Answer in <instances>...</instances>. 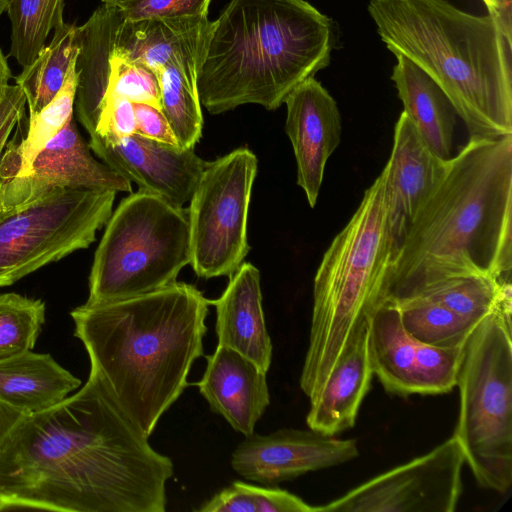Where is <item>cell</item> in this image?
Returning <instances> with one entry per match:
<instances>
[{
	"mask_svg": "<svg viewBox=\"0 0 512 512\" xmlns=\"http://www.w3.org/2000/svg\"><path fill=\"white\" fill-rule=\"evenodd\" d=\"M173 473L90 372L78 392L26 415L0 446V511L164 512Z\"/></svg>",
	"mask_w": 512,
	"mask_h": 512,
	"instance_id": "cell-1",
	"label": "cell"
},
{
	"mask_svg": "<svg viewBox=\"0 0 512 512\" xmlns=\"http://www.w3.org/2000/svg\"><path fill=\"white\" fill-rule=\"evenodd\" d=\"M511 228L512 135L470 137L417 212L379 304L419 296L453 277L511 282Z\"/></svg>",
	"mask_w": 512,
	"mask_h": 512,
	"instance_id": "cell-2",
	"label": "cell"
},
{
	"mask_svg": "<svg viewBox=\"0 0 512 512\" xmlns=\"http://www.w3.org/2000/svg\"><path fill=\"white\" fill-rule=\"evenodd\" d=\"M209 306L195 286L176 281L124 300L85 303L70 312L90 372L148 438L189 385L194 361L204 355Z\"/></svg>",
	"mask_w": 512,
	"mask_h": 512,
	"instance_id": "cell-3",
	"label": "cell"
},
{
	"mask_svg": "<svg viewBox=\"0 0 512 512\" xmlns=\"http://www.w3.org/2000/svg\"><path fill=\"white\" fill-rule=\"evenodd\" d=\"M381 40L442 89L470 137L512 135L511 25L447 0H370Z\"/></svg>",
	"mask_w": 512,
	"mask_h": 512,
	"instance_id": "cell-4",
	"label": "cell"
},
{
	"mask_svg": "<svg viewBox=\"0 0 512 512\" xmlns=\"http://www.w3.org/2000/svg\"><path fill=\"white\" fill-rule=\"evenodd\" d=\"M333 44L331 20L305 0H230L209 24L201 105L211 114L249 103L277 109L329 64Z\"/></svg>",
	"mask_w": 512,
	"mask_h": 512,
	"instance_id": "cell-5",
	"label": "cell"
},
{
	"mask_svg": "<svg viewBox=\"0 0 512 512\" xmlns=\"http://www.w3.org/2000/svg\"><path fill=\"white\" fill-rule=\"evenodd\" d=\"M384 192L383 169L317 269L309 343L300 375L301 390L309 399L369 326L379 305L392 261Z\"/></svg>",
	"mask_w": 512,
	"mask_h": 512,
	"instance_id": "cell-6",
	"label": "cell"
},
{
	"mask_svg": "<svg viewBox=\"0 0 512 512\" xmlns=\"http://www.w3.org/2000/svg\"><path fill=\"white\" fill-rule=\"evenodd\" d=\"M188 210L138 190L112 212L95 251L86 303L124 300L177 281L190 264Z\"/></svg>",
	"mask_w": 512,
	"mask_h": 512,
	"instance_id": "cell-7",
	"label": "cell"
},
{
	"mask_svg": "<svg viewBox=\"0 0 512 512\" xmlns=\"http://www.w3.org/2000/svg\"><path fill=\"white\" fill-rule=\"evenodd\" d=\"M511 328L502 312L486 315L466 341L457 379L453 436L478 484L498 493L512 485Z\"/></svg>",
	"mask_w": 512,
	"mask_h": 512,
	"instance_id": "cell-8",
	"label": "cell"
},
{
	"mask_svg": "<svg viewBox=\"0 0 512 512\" xmlns=\"http://www.w3.org/2000/svg\"><path fill=\"white\" fill-rule=\"evenodd\" d=\"M115 196L61 188L0 213V287L88 248L108 222Z\"/></svg>",
	"mask_w": 512,
	"mask_h": 512,
	"instance_id": "cell-9",
	"label": "cell"
},
{
	"mask_svg": "<svg viewBox=\"0 0 512 512\" xmlns=\"http://www.w3.org/2000/svg\"><path fill=\"white\" fill-rule=\"evenodd\" d=\"M257 168V157L248 148L235 149L204 168L187 208L190 265L198 277H230L243 263Z\"/></svg>",
	"mask_w": 512,
	"mask_h": 512,
	"instance_id": "cell-10",
	"label": "cell"
},
{
	"mask_svg": "<svg viewBox=\"0 0 512 512\" xmlns=\"http://www.w3.org/2000/svg\"><path fill=\"white\" fill-rule=\"evenodd\" d=\"M463 450L452 436L428 453L390 469L317 512H453L462 493Z\"/></svg>",
	"mask_w": 512,
	"mask_h": 512,
	"instance_id": "cell-11",
	"label": "cell"
},
{
	"mask_svg": "<svg viewBox=\"0 0 512 512\" xmlns=\"http://www.w3.org/2000/svg\"><path fill=\"white\" fill-rule=\"evenodd\" d=\"M464 346L441 348L416 340L404 329L397 308L388 302L380 303L370 318L373 373L394 395L450 392L457 386Z\"/></svg>",
	"mask_w": 512,
	"mask_h": 512,
	"instance_id": "cell-12",
	"label": "cell"
},
{
	"mask_svg": "<svg viewBox=\"0 0 512 512\" xmlns=\"http://www.w3.org/2000/svg\"><path fill=\"white\" fill-rule=\"evenodd\" d=\"M358 455L355 439H338L310 428H283L245 437L231 455V466L246 480L271 486L344 464Z\"/></svg>",
	"mask_w": 512,
	"mask_h": 512,
	"instance_id": "cell-13",
	"label": "cell"
},
{
	"mask_svg": "<svg viewBox=\"0 0 512 512\" xmlns=\"http://www.w3.org/2000/svg\"><path fill=\"white\" fill-rule=\"evenodd\" d=\"M61 188L132 191L130 181L92 156L74 118L23 172L0 186V213Z\"/></svg>",
	"mask_w": 512,
	"mask_h": 512,
	"instance_id": "cell-14",
	"label": "cell"
},
{
	"mask_svg": "<svg viewBox=\"0 0 512 512\" xmlns=\"http://www.w3.org/2000/svg\"><path fill=\"white\" fill-rule=\"evenodd\" d=\"M90 149L139 190L183 207L190 201L207 161L194 149L164 144L138 133L123 138L91 135Z\"/></svg>",
	"mask_w": 512,
	"mask_h": 512,
	"instance_id": "cell-15",
	"label": "cell"
},
{
	"mask_svg": "<svg viewBox=\"0 0 512 512\" xmlns=\"http://www.w3.org/2000/svg\"><path fill=\"white\" fill-rule=\"evenodd\" d=\"M447 162L428 148L402 112L395 125L392 152L384 167V198L392 261L417 212L443 177Z\"/></svg>",
	"mask_w": 512,
	"mask_h": 512,
	"instance_id": "cell-16",
	"label": "cell"
},
{
	"mask_svg": "<svg viewBox=\"0 0 512 512\" xmlns=\"http://www.w3.org/2000/svg\"><path fill=\"white\" fill-rule=\"evenodd\" d=\"M285 131L293 147L297 184L314 207L325 166L341 140V116L336 101L320 82L311 77L285 99Z\"/></svg>",
	"mask_w": 512,
	"mask_h": 512,
	"instance_id": "cell-17",
	"label": "cell"
},
{
	"mask_svg": "<svg viewBox=\"0 0 512 512\" xmlns=\"http://www.w3.org/2000/svg\"><path fill=\"white\" fill-rule=\"evenodd\" d=\"M105 5L115 56L143 65L155 75L176 57L200 64L210 24L207 16L130 21L117 6Z\"/></svg>",
	"mask_w": 512,
	"mask_h": 512,
	"instance_id": "cell-18",
	"label": "cell"
},
{
	"mask_svg": "<svg viewBox=\"0 0 512 512\" xmlns=\"http://www.w3.org/2000/svg\"><path fill=\"white\" fill-rule=\"evenodd\" d=\"M206 368L196 383L200 394L215 413L245 437L270 404L266 372L228 347L217 345L206 355Z\"/></svg>",
	"mask_w": 512,
	"mask_h": 512,
	"instance_id": "cell-19",
	"label": "cell"
},
{
	"mask_svg": "<svg viewBox=\"0 0 512 512\" xmlns=\"http://www.w3.org/2000/svg\"><path fill=\"white\" fill-rule=\"evenodd\" d=\"M229 278L221 296L209 300L216 311L218 345L235 350L267 373L273 346L262 308L260 272L246 262Z\"/></svg>",
	"mask_w": 512,
	"mask_h": 512,
	"instance_id": "cell-20",
	"label": "cell"
},
{
	"mask_svg": "<svg viewBox=\"0 0 512 512\" xmlns=\"http://www.w3.org/2000/svg\"><path fill=\"white\" fill-rule=\"evenodd\" d=\"M373 375L368 326L341 357L319 392L309 399L308 427L330 436L353 427Z\"/></svg>",
	"mask_w": 512,
	"mask_h": 512,
	"instance_id": "cell-21",
	"label": "cell"
},
{
	"mask_svg": "<svg viewBox=\"0 0 512 512\" xmlns=\"http://www.w3.org/2000/svg\"><path fill=\"white\" fill-rule=\"evenodd\" d=\"M391 79L410 119L428 148L440 159L452 157L456 112L437 83L403 55H395Z\"/></svg>",
	"mask_w": 512,
	"mask_h": 512,
	"instance_id": "cell-22",
	"label": "cell"
},
{
	"mask_svg": "<svg viewBox=\"0 0 512 512\" xmlns=\"http://www.w3.org/2000/svg\"><path fill=\"white\" fill-rule=\"evenodd\" d=\"M80 385L50 354L29 350L0 361V400L28 415L60 403Z\"/></svg>",
	"mask_w": 512,
	"mask_h": 512,
	"instance_id": "cell-23",
	"label": "cell"
},
{
	"mask_svg": "<svg viewBox=\"0 0 512 512\" xmlns=\"http://www.w3.org/2000/svg\"><path fill=\"white\" fill-rule=\"evenodd\" d=\"M76 89L75 59L60 91L37 115L29 118L26 135L20 140L16 135L10 139L0 164V186L23 172L73 118Z\"/></svg>",
	"mask_w": 512,
	"mask_h": 512,
	"instance_id": "cell-24",
	"label": "cell"
},
{
	"mask_svg": "<svg viewBox=\"0 0 512 512\" xmlns=\"http://www.w3.org/2000/svg\"><path fill=\"white\" fill-rule=\"evenodd\" d=\"M198 68L199 62L176 57L156 74L160 86L161 110L183 149H194L202 135Z\"/></svg>",
	"mask_w": 512,
	"mask_h": 512,
	"instance_id": "cell-25",
	"label": "cell"
},
{
	"mask_svg": "<svg viewBox=\"0 0 512 512\" xmlns=\"http://www.w3.org/2000/svg\"><path fill=\"white\" fill-rule=\"evenodd\" d=\"M76 28L66 23L56 27L49 45L16 77L26 97L29 118L37 115L64 85L78 54Z\"/></svg>",
	"mask_w": 512,
	"mask_h": 512,
	"instance_id": "cell-26",
	"label": "cell"
},
{
	"mask_svg": "<svg viewBox=\"0 0 512 512\" xmlns=\"http://www.w3.org/2000/svg\"><path fill=\"white\" fill-rule=\"evenodd\" d=\"M390 304L397 308L404 329L413 338L441 348L464 346L481 321L424 297H412Z\"/></svg>",
	"mask_w": 512,
	"mask_h": 512,
	"instance_id": "cell-27",
	"label": "cell"
},
{
	"mask_svg": "<svg viewBox=\"0 0 512 512\" xmlns=\"http://www.w3.org/2000/svg\"><path fill=\"white\" fill-rule=\"evenodd\" d=\"M12 56L20 66L31 64L45 47L51 30L64 22V0H9Z\"/></svg>",
	"mask_w": 512,
	"mask_h": 512,
	"instance_id": "cell-28",
	"label": "cell"
},
{
	"mask_svg": "<svg viewBox=\"0 0 512 512\" xmlns=\"http://www.w3.org/2000/svg\"><path fill=\"white\" fill-rule=\"evenodd\" d=\"M197 512H317L295 494L274 487H262L234 481L200 507Z\"/></svg>",
	"mask_w": 512,
	"mask_h": 512,
	"instance_id": "cell-29",
	"label": "cell"
},
{
	"mask_svg": "<svg viewBox=\"0 0 512 512\" xmlns=\"http://www.w3.org/2000/svg\"><path fill=\"white\" fill-rule=\"evenodd\" d=\"M45 321V303L16 293L0 295V361L32 350Z\"/></svg>",
	"mask_w": 512,
	"mask_h": 512,
	"instance_id": "cell-30",
	"label": "cell"
},
{
	"mask_svg": "<svg viewBox=\"0 0 512 512\" xmlns=\"http://www.w3.org/2000/svg\"><path fill=\"white\" fill-rule=\"evenodd\" d=\"M212 0H125L116 5L130 21L153 18L203 17Z\"/></svg>",
	"mask_w": 512,
	"mask_h": 512,
	"instance_id": "cell-31",
	"label": "cell"
},
{
	"mask_svg": "<svg viewBox=\"0 0 512 512\" xmlns=\"http://www.w3.org/2000/svg\"><path fill=\"white\" fill-rule=\"evenodd\" d=\"M136 132L133 103L122 97H109L102 105L95 132L91 135L102 138H123Z\"/></svg>",
	"mask_w": 512,
	"mask_h": 512,
	"instance_id": "cell-32",
	"label": "cell"
},
{
	"mask_svg": "<svg viewBox=\"0 0 512 512\" xmlns=\"http://www.w3.org/2000/svg\"><path fill=\"white\" fill-rule=\"evenodd\" d=\"M26 105L22 89L8 84L0 97V164L11 133L24 119Z\"/></svg>",
	"mask_w": 512,
	"mask_h": 512,
	"instance_id": "cell-33",
	"label": "cell"
},
{
	"mask_svg": "<svg viewBox=\"0 0 512 512\" xmlns=\"http://www.w3.org/2000/svg\"><path fill=\"white\" fill-rule=\"evenodd\" d=\"M138 134L149 139L179 146L177 138L161 109L154 106L133 103Z\"/></svg>",
	"mask_w": 512,
	"mask_h": 512,
	"instance_id": "cell-34",
	"label": "cell"
},
{
	"mask_svg": "<svg viewBox=\"0 0 512 512\" xmlns=\"http://www.w3.org/2000/svg\"><path fill=\"white\" fill-rule=\"evenodd\" d=\"M26 415L0 400V446Z\"/></svg>",
	"mask_w": 512,
	"mask_h": 512,
	"instance_id": "cell-35",
	"label": "cell"
},
{
	"mask_svg": "<svg viewBox=\"0 0 512 512\" xmlns=\"http://www.w3.org/2000/svg\"><path fill=\"white\" fill-rule=\"evenodd\" d=\"M488 9V13L498 16L506 24L511 25L510 4L511 0H482Z\"/></svg>",
	"mask_w": 512,
	"mask_h": 512,
	"instance_id": "cell-36",
	"label": "cell"
},
{
	"mask_svg": "<svg viewBox=\"0 0 512 512\" xmlns=\"http://www.w3.org/2000/svg\"><path fill=\"white\" fill-rule=\"evenodd\" d=\"M10 78L11 70L8 66L7 58L0 49V97L5 87L9 84Z\"/></svg>",
	"mask_w": 512,
	"mask_h": 512,
	"instance_id": "cell-37",
	"label": "cell"
},
{
	"mask_svg": "<svg viewBox=\"0 0 512 512\" xmlns=\"http://www.w3.org/2000/svg\"><path fill=\"white\" fill-rule=\"evenodd\" d=\"M9 0H0V16L6 11Z\"/></svg>",
	"mask_w": 512,
	"mask_h": 512,
	"instance_id": "cell-38",
	"label": "cell"
},
{
	"mask_svg": "<svg viewBox=\"0 0 512 512\" xmlns=\"http://www.w3.org/2000/svg\"><path fill=\"white\" fill-rule=\"evenodd\" d=\"M125 0H102V2L104 4H108V5H113V6H116L122 2H124Z\"/></svg>",
	"mask_w": 512,
	"mask_h": 512,
	"instance_id": "cell-39",
	"label": "cell"
}]
</instances>
